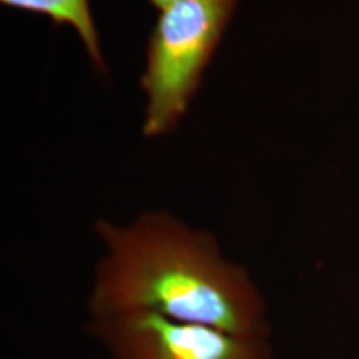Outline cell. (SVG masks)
<instances>
[{
  "instance_id": "cell-4",
  "label": "cell",
  "mask_w": 359,
  "mask_h": 359,
  "mask_svg": "<svg viewBox=\"0 0 359 359\" xmlns=\"http://www.w3.org/2000/svg\"><path fill=\"white\" fill-rule=\"evenodd\" d=\"M0 2L2 6L17 11L48 17L57 25L72 27L83 42L93 64L103 69L100 40L93 24L88 0H0Z\"/></svg>"
},
{
  "instance_id": "cell-3",
  "label": "cell",
  "mask_w": 359,
  "mask_h": 359,
  "mask_svg": "<svg viewBox=\"0 0 359 359\" xmlns=\"http://www.w3.org/2000/svg\"><path fill=\"white\" fill-rule=\"evenodd\" d=\"M92 331L114 359H273L266 338L151 313L93 318Z\"/></svg>"
},
{
  "instance_id": "cell-2",
  "label": "cell",
  "mask_w": 359,
  "mask_h": 359,
  "mask_svg": "<svg viewBox=\"0 0 359 359\" xmlns=\"http://www.w3.org/2000/svg\"><path fill=\"white\" fill-rule=\"evenodd\" d=\"M235 7L236 0H173L161 8L142 77L147 137L170 132L185 115Z\"/></svg>"
},
{
  "instance_id": "cell-5",
  "label": "cell",
  "mask_w": 359,
  "mask_h": 359,
  "mask_svg": "<svg viewBox=\"0 0 359 359\" xmlns=\"http://www.w3.org/2000/svg\"><path fill=\"white\" fill-rule=\"evenodd\" d=\"M172 2H173V0H150L151 6L158 8V11H161V8H163V7H167L168 4H172Z\"/></svg>"
},
{
  "instance_id": "cell-1",
  "label": "cell",
  "mask_w": 359,
  "mask_h": 359,
  "mask_svg": "<svg viewBox=\"0 0 359 359\" xmlns=\"http://www.w3.org/2000/svg\"><path fill=\"white\" fill-rule=\"evenodd\" d=\"M107 257L90 298L93 318L151 313L228 333L268 338L264 303L248 273L222 257L217 240L167 213L128 226L97 223Z\"/></svg>"
}]
</instances>
